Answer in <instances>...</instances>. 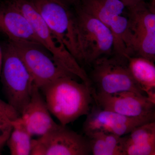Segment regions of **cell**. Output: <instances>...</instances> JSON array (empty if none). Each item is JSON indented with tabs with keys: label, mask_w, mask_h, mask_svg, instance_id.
Returning a JSON list of instances; mask_svg holds the SVG:
<instances>
[{
	"label": "cell",
	"mask_w": 155,
	"mask_h": 155,
	"mask_svg": "<svg viewBox=\"0 0 155 155\" xmlns=\"http://www.w3.org/2000/svg\"><path fill=\"white\" fill-rule=\"evenodd\" d=\"M29 1L50 30L83 67L72 6L64 0Z\"/></svg>",
	"instance_id": "obj_6"
},
{
	"label": "cell",
	"mask_w": 155,
	"mask_h": 155,
	"mask_svg": "<svg viewBox=\"0 0 155 155\" xmlns=\"http://www.w3.org/2000/svg\"><path fill=\"white\" fill-rule=\"evenodd\" d=\"M0 114L11 121H14L20 116V115L8 102L0 98Z\"/></svg>",
	"instance_id": "obj_20"
},
{
	"label": "cell",
	"mask_w": 155,
	"mask_h": 155,
	"mask_svg": "<svg viewBox=\"0 0 155 155\" xmlns=\"http://www.w3.org/2000/svg\"><path fill=\"white\" fill-rule=\"evenodd\" d=\"M153 2V3L155 4V0H154Z\"/></svg>",
	"instance_id": "obj_28"
},
{
	"label": "cell",
	"mask_w": 155,
	"mask_h": 155,
	"mask_svg": "<svg viewBox=\"0 0 155 155\" xmlns=\"http://www.w3.org/2000/svg\"><path fill=\"white\" fill-rule=\"evenodd\" d=\"M155 143H125L124 155H152Z\"/></svg>",
	"instance_id": "obj_19"
},
{
	"label": "cell",
	"mask_w": 155,
	"mask_h": 155,
	"mask_svg": "<svg viewBox=\"0 0 155 155\" xmlns=\"http://www.w3.org/2000/svg\"><path fill=\"white\" fill-rule=\"evenodd\" d=\"M90 66L88 76L92 91L103 94L132 91L143 94L130 73L125 56L114 54L99 58Z\"/></svg>",
	"instance_id": "obj_5"
},
{
	"label": "cell",
	"mask_w": 155,
	"mask_h": 155,
	"mask_svg": "<svg viewBox=\"0 0 155 155\" xmlns=\"http://www.w3.org/2000/svg\"><path fill=\"white\" fill-rule=\"evenodd\" d=\"M147 94L146 96L149 101L152 103L155 107V83L153 86L145 91ZM155 119V112L154 114Z\"/></svg>",
	"instance_id": "obj_21"
},
{
	"label": "cell",
	"mask_w": 155,
	"mask_h": 155,
	"mask_svg": "<svg viewBox=\"0 0 155 155\" xmlns=\"http://www.w3.org/2000/svg\"><path fill=\"white\" fill-rule=\"evenodd\" d=\"M152 155H155V150L154 152L153 153Z\"/></svg>",
	"instance_id": "obj_26"
},
{
	"label": "cell",
	"mask_w": 155,
	"mask_h": 155,
	"mask_svg": "<svg viewBox=\"0 0 155 155\" xmlns=\"http://www.w3.org/2000/svg\"><path fill=\"white\" fill-rule=\"evenodd\" d=\"M3 53L2 46L0 45V75L2 71V65Z\"/></svg>",
	"instance_id": "obj_23"
},
{
	"label": "cell",
	"mask_w": 155,
	"mask_h": 155,
	"mask_svg": "<svg viewBox=\"0 0 155 155\" xmlns=\"http://www.w3.org/2000/svg\"><path fill=\"white\" fill-rule=\"evenodd\" d=\"M10 1L28 19L40 43L51 54L57 64L64 70L81 79L91 88V82L86 70L50 30L30 1Z\"/></svg>",
	"instance_id": "obj_4"
},
{
	"label": "cell",
	"mask_w": 155,
	"mask_h": 155,
	"mask_svg": "<svg viewBox=\"0 0 155 155\" xmlns=\"http://www.w3.org/2000/svg\"><path fill=\"white\" fill-rule=\"evenodd\" d=\"M64 1L69 4L70 5L72 6L73 4L75 3L76 0H64Z\"/></svg>",
	"instance_id": "obj_25"
},
{
	"label": "cell",
	"mask_w": 155,
	"mask_h": 155,
	"mask_svg": "<svg viewBox=\"0 0 155 155\" xmlns=\"http://www.w3.org/2000/svg\"><path fill=\"white\" fill-rule=\"evenodd\" d=\"M1 82L7 102L20 115L30 99L33 80L22 58L8 41L2 46Z\"/></svg>",
	"instance_id": "obj_3"
},
{
	"label": "cell",
	"mask_w": 155,
	"mask_h": 155,
	"mask_svg": "<svg viewBox=\"0 0 155 155\" xmlns=\"http://www.w3.org/2000/svg\"><path fill=\"white\" fill-rule=\"evenodd\" d=\"M0 32L8 40L40 43L28 19L10 0H0Z\"/></svg>",
	"instance_id": "obj_13"
},
{
	"label": "cell",
	"mask_w": 155,
	"mask_h": 155,
	"mask_svg": "<svg viewBox=\"0 0 155 155\" xmlns=\"http://www.w3.org/2000/svg\"><path fill=\"white\" fill-rule=\"evenodd\" d=\"M85 136L88 139L92 155H114L106 142L102 131H96Z\"/></svg>",
	"instance_id": "obj_18"
},
{
	"label": "cell",
	"mask_w": 155,
	"mask_h": 155,
	"mask_svg": "<svg viewBox=\"0 0 155 155\" xmlns=\"http://www.w3.org/2000/svg\"><path fill=\"white\" fill-rule=\"evenodd\" d=\"M72 6L83 67L90 66L99 58L114 54L115 38L111 30L79 6Z\"/></svg>",
	"instance_id": "obj_2"
},
{
	"label": "cell",
	"mask_w": 155,
	"mask_h": 155,
	"mask_svg": "<svg viewBox=\"0 0 155 155\" xmlns=\"http://www.w3.org/2000/svg\"><path fill=\"white\" fill-rule=\"evenodd\" d=\"M12 130L7 143L11 155H29L32 150V136L21 116L11 122Z\"/></svg>",
	"instance_id": "obj_15"
},
{
	"label": "cell",
	"mask_w": 155,
	"mask_h": 155,
	"mask_svg": "<svg viewBox=\"0 0 155 155\" xmlns=\"http://www.w3.org/2000/svg\"><path fill=\"white\" fill-rule=\"evenodd\" d=\"M91 154L88 139L58 124L47 133L32 140L31 155Z\"/></svg>",
	"instance_id": "obj_10"
},
{
	"label": "cell",
	"mask_w": 155,
	"mask_h": 155,
	"mask_svg": "<svg viewBox=\"0 0 155 155\" xmlns=\"http://www.w3.org/2000/svg\"><path fill=\"white\" fill-rule=\"evenodd\" d=\"M127 8L134 7L143 2H146V0H122Z\"/></svg>",
	"instance_id": "obj_22"
},
{
	"label": "cell",
	"mask_w": 155,
	"mask_h": 155,
	"mask_svg": "<svg viewBox=\"0 0 155 155\" xmlns=\"http://www.w3.org/2000/svg\"><path fill=\"white\" fill-rule=\"evenodd\" d=\"M125 137V143H155V119L136 127Z\"/></svg>",
	"instance_id": "obj_17"
},
{
	"label": "cell",
	"mask_w": 155,
	"mask_h": 155,
	"mask_svg": "<svg viewBox=\"0 0 155 155\" xmlns=\"http://www.w3.org/2000/svg\"><path fill=\"white\" fill-rule=\"evenodd\" d=\"M73 5L79 6L104 23L115 38L114 54L127 56L129 11L122 0H76Z\"/></svg>",
	"instance_id": "obj_7"
},
{
	"label": "cell",
	"mask_w": 155,
	"mask_h": 155,
	"mask_svg": "<svg viewBox=\"0 0 155 155\" xmlns=\"http://www.w3.org/2000/svg\"><path fill=\"white\" fill-rule=\"evenodd\" d=\"M93 100L99 107L127 117L154 120L155 107L146 96L132 91L103 94L92 91Z\"/></svg>",
	"instance_id": "obj_11"
},
{
	"label": "cell",
	"mask_w": 155,
	"mask_h": 155,
	"mask_svg": "<svg viewBox=\"0 0 155 155\" xmlns=\"http://www.w3.org/2000/svg\"><path fill=\"white\" fill-rule=\"evenodd\" d=\"M51 114L41 92L33 85L30 99L20 115L32 136H41L58 125Z\"/></svg>",
	"instance_id": "obj_14"
},
{
	"label": "cell",
	"mask_w": 155,
	"mask_h": 155,
	"mask_svg": "<svg viewBox=\"0 0 155 155\" xmlns=\"http://www.w3.org/2000/svg\"><path fill=\"white\" fill-rule=\"evenodd\" d=\"M129 36L127 57L155 62V4L146 2L128 8Z\"/></svg>",
	"instance_id": "obj_9"
},
{
	"label": "cell",
	"mask_w": 155,
	"mask_h": 155,
	"mask_svg": "<svg viewBox=\"0 0 155 155\" xmlns=\"http://www.w3.org/2000/svg\"><path fill=\"white\" fill-rule=\"evenodd\" d=\"M0 116H3V117H5V116H2V115H1V114H0Z\"/></svg>",
	"instance_id": "obj_27"
},
{
	"label": "cell",
	"mask_w": 155,
	"mask_h": 155,
	"mask_svg": "<svg viewBox=\"0 0 155 155\" xmlns=\"http://www.w3.org/2000/svg\"><path fill=\"white\" fill-rule=\"evenodd\" d=\"M7 142L5 141H0V153L2 152L3 147L7 143Z\"/></svg>",
	"instance_id": "obj_24"
},
{
	"label": "cell",
	"mask_w": 155,
	"mask_h": 155,
	"mask_svg": "<svg viewBox=\"0 0 155 155\" xmlns=\"http://www.w3.org/2000/svg\"><path fill=\"white\" fill-rule=\"evenodd\" d=\"M27 67L33 85L41 89L59 78H78L60 67L51 53L38 43L26 41H10Z\"/></svg>",
	"instance_id": "obj_8"
},
{
	"label": "cell",
	"mask_w": 155,
	"mask_h": 155,
	"mask_svg": "<svg viewBox=\"0 0 155 155\" xmlns=\"http://www.w3.org/2000/svg\"><path fill=\"white\" fill-rule=\"evenodd\" d=\"M150 122L146 119L127 117L97 106L91 109L84 122L85 136L96 131L125 136L138 126Z\"/></svg>",
	"instance_id": "obj_12"
},
{
	"label": "cell",
	"mask_w": 155,
	"mask_h": 155,
	"mask_svg": "<svg viewBox=\"0 0 155 155\" xmlns=\"http://www.w3.org/2000/svg\"><path fill=\"white\" fill-rule=\"evenodd\" d=\"M50 113L62 125L87 116L93 101L92 89L71 77L61 78L40 89Z\"/></svg>",
	"instance_id": "obj_1"
},
{
	"label": "cell",
	"mask_w": 155,
	"mask_h": 155,
	"mask_svg": "<svg viewBox=\"0 0 155 155\" xmlns=\"http://www.w3.org/2000/svg\"><path fill=\"white\" fill-rule=\"evenodd\" d=\"M127 58L131 75L145 92L155 83L154 62L139 56Z\"/></svg>",
	"instance_id": "obj_16"
}]
</instances>
